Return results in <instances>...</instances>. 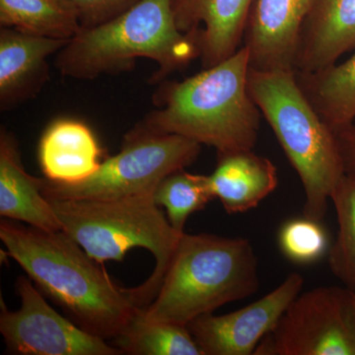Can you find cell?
<instances>
[{
    "label": "cell",
    "mask_w": 355,
    "mask_h": 355,
    "mask_svg": "<svg viewBox=\"0 0 355 355\" xmlns=\"http://www.w3.org/2000/svg\"><path fill=\"white\" fill-rule=\"evenodd\" d=\"M336 135L345 173L355 176V120Z\"/></svg>",
    "instance_id": "d4e9b609"
},
{
    "label": "cell",
    "mask_w": 355,
    "mask_h": 355,
    "mask_svg": "<svg viewBox=\"0 0 355 355\" xmlns=\"http://www.w3.org/2000/svg\"><path fill=\"white\" fill-rule=\"evenodd\" d=\"M254 355H355V305L349 286L300 293Z\"/></svg>",
    "instance_id": "ba28073f"
},
{
    "label": "cell",
    "mask_w": 355,
    "mask_h": 355,
    "mask_svg": "<svg viewBox=\"0 0 355 355\" xmlns=\"http://www.w3.org/2000/svg\"><path fill=\"white\" fill-rule=\"evenodd\" d=\"M154 202L164 207L172 227L184 232L189 217L216 198L209 177L178 170L165 177L153 193Z\"/></svg>",
    "instance_id": "44dd1931"
},
{
    "label": "cell",
    "mask_w": 355,
    "mask_h": 355,
    "mask_svg": "<svg viewBox=\"0 0 355 355\" xmlns=\"http://www.w3.org/2000/svg\"><path fill=\"white\" fill-rule=\"evenodd\" d=\"M102 149L94 132L83 121L58 119L44 130L38 149L44 178L76 184L94 175L101 165Z\"/></svg>",
    "instance_id": "2e32d148"
},
{
    "label": "cell",
    "mask_w": 355,
    "mask_h": 355,
    "mask_svg": "<svg viewBox=\"0 0 355 355\" xmlns=\"http://www.w3.org/2000/svg\"><path fill=\"white\" fill-rule=\"evenodd\" d=\"M249 53L242 46L218 64L182 81H162L157 109L137 123L160 135H178L211 146L217 154L253 150L261 113L250 94Z\"/></svg>",
    "instance_id": "7a4b0ae2"
},
{
    "label": "cell",
    "mask_w": 355,
    "mask_h": 355,
    "mask_svg": "<svg viewBox=\"0 0 355 355\" xmlns=\"http://www.w3.org/2000/svg\"><path fill=\"white\" fill-rule=\"evenodd\" d=\"M304 277L292 272L275 291L252 304L225 315H202L188 324L203 355H252L277 324L304 286Z\"/></svg>",
    "instance_id": "30bf717a"
},
{
    "label": "cell",
    "mask_w": 355,
    "mask_h": 355,
    "mask_svg": "<svg viewBox=\"0 0 355 355\" xmlns=\"http://www.w3.org/2000/svg\"><path fill=\"white\" fill-rule=\"evenodd\" d=\"M316 0H254L243 44L250 69L295 71L299 38Z\"/></svg>",
    "instance_id": "8fae6325"
},
{
    "label": "cell",
    "mask_w": 355,
    "mask_h": 355,
    "mask_svg": "<svg viewBox=\"0 0 355 355\" xmlns=\"http://www.w3.org/2000/svg\"><path fill=\"white\" fill-rule=\"evenodd\" d=\"M80 16L81 27L102 24L125 12L141 0H71Z\"/></svg>",
    "instance_id": "cb8c5ba5"
},
{
    "label": "cell",
    "mask_w": 355,
    "mask_h": 355,
    "mask_svg": "<svg viewBox=\"0 0 355 355\" xmlns=\"http://www.w3.org/2000/svg\"><path fill=\"white\" fill-rule=\"evenodd\" d=\"M279 244L282 253L298 265L316 263L330 251V239L322 221L308 217L291 219L280 228Z\"/></svg>",
    "instance_id": "603a6c76"
},
{
    "label": "cell",
    "mask_w": 355,
    "mask_h": 355,
    "mask_svg": "<svg viewBox=\"0 0 355 355\" xmlns=\"http://www.w3.org/2000/svg\"><path fill=\"white\" fill-rule=\"evenodd\" d=\"M210 184L227 214H241L258 207L279 184L277 169L270 159L252 150L217 154Z\"/></svg>",
    "instance_id": "e0dca14e"
},
{
    "label": "cell",
    "mask_w": 355,
    "mask_h": 355,
    "mask_svg": "<svg viewBox=\"0 0 355 355\" xmlns=\"http://www.w3.org/2000/svg\"><path fill=\"white\" fill-rule=\"evenodd\" d=\"M114 340L123 354L203 355L188 327L147 320L140 308Z\"/></svg>",
    "instance_id": "ffe728a7"
},
{
    "label": "cell",
    "mask_w": 355,
    "mask_h": 355,
    "mask_svg": "<svg viewBox=\"0 0 355 355\" xmlns=\"http://www.w3.org/2000/svg\"><path fill=\"white\" fill-rule=\"evenodd\" d=\"M200 150L197 141L150 132L137 125L123 137L119 153L103 161L94 175L76 184L42 178V191L48 200L153 195L165 177L193 164Z\"/></svg>",
    "instance_id": "52a82bcc"
},
{
    "label": "cell",
    "mask_w": 355,
    "mask_h": 355,
    "mask_svg": "<svg viewBox=\"0 0 355 355\" xmlns=\"http://www.w3.org/2000/svg\"><path fill=\"white\" fill-rule=\"evenodd\" d=\"M295 76L306 97L335 133L355 120V53L343 64Z\"/></svg>",
    "instance_id": "ac0fdd59"
},
{
    "label": "cell",
    "mask_w": 355,
    "mask_h": 355,
    "mask_svg": "<svg viewBox=\"0 0 355 355\" xmlns=\"http://www.w3.org/2000/svg\"><path fill=\"white\" fill-rule=\"evenodd\" d=\"M0 27V108L7 111L39 94L49 80L48 58L67 44Z\"/></svg>",
    "instance_id": "4fadbf2b"
},
{
    "label": "cell",
    "mask_w": 355,
    "mask_h": 355,
    "mask_svg": "<svg viewBox=\"0 0 355 355\" xmlns=\"http://www.w3.org/2000/svg\"><path fill=\"white\" fill-rule=\"evenodd\" d=\"M254 0H171L180 31L197 39L203 69L227 60L241 48Z\"/></svg>",
    "instance_id": "7c38bea8"
},
{
    "label": "cell",
    "mask_w": 355,
    "mask_h": 355,
    "mask_svg": "<svg viewBox=\"0 0 355 355\" xmlns=\"http://www.w3.org/2000/svg\"><path fill=\"white\" fill-rule=\"evenodd\" d=\"M20 309L1 305L0 333L6 349L18 355H121L106 340L84 331L46 302L29 277L16 282Z\"/></svg>",
    "instance_id": "9c48e42d"
},
{
    "label": "cell",
    "mask_w": 355,
    "mask_h": 355,
    "mask_svg": "<svg viewBox=\"0 0 355 355\" xmlns=\"http://www.w3.org/2000/svg\"><path fill=\"white\" fill-rule=\"evenodd\" d=\"M0 25L65 41L81 29L78 9L71 0H0Z\"/></svg>",
    "instance_id": "d6986e66"
},
{
    "label": "cell",
    "mask_w": 355,
    "mask_h": 355,
    "mask_svg": "<svg viewBox=\"0 0 355 355\" xmlns=\"http://www.w3.org/2000/svg\"><path fill=\"white\" fill-rule=\"evenodd\" d=\"M259 261L246 238L182 234L147 320L188 326L202 315L259 291Z\"/></svg>",
    "instance_id": "277c9868"
},
{
    "label": "cell",
    "mask_w": 355,
    "mask_h": 355,
    "mask_svg": "<svg viewBox=\"0 0 355 355\" xmlns=\"http://www.w3.org/2000/svg\"><path fill=\"white\" fill-rule=\"evenodd\" d=\"M0 216L43 230H62L42 191V178L26 172L17 140L3 127L0 130Z\"/></svg>",
    "instance_id": "9a60e30c"
},
{
    "label": "cell",
    "mask_w": 355,
    "mask_h": 355,
    "mask_svg": "<svg viewBox=\"0 0 355 355\" xmlns=\"http://www.w3.org/2000/svg\"><path fill=\"white\" fill-rule=\"evenodd\" d=\"M196 37L180 31L171 0H141L113 19L83 28L57 53L55 67L62 76L93 80L130 71L139 58L158 65L151 83L200 58Z\"/></svg>",
    "instance_id": "3957f363"
},
{
    "label": "cell",
    "mask_w": 355,
    "mask_h": 355,
    "mask_svg": "<svg viewBox=\"0 0 355 355\" xmlns=\"http://www.w3.org/2000/svg\"><path fill=\"white\" fill-rule=\"evenodd\" d=\"M250 94L272 128L304 191L303 216L323 221L345 168L335 132L303 93L295 71L250 69Z\"/></svg>",
    "instance_id": "8992f818"
},
{
    "label": "cell",
    "mask_w": 355,
    "mask_h": 355,
    "mask_svg": "<svg viewBox=\"0 0 355 355\" xmlns=\"http://www.w3.org/2000/svg\"><path fill=\"white\" fill-rule=\"evenodd\" d=\"M338 223V237L328 253L331 272L345 286L355 284V176L345 174L331 193Z\"/></svg>",
    "instance_id": "7402d4cb"
},
{
    "label": "cell",
    "mask_w": 355,
    "mask_h": 355,
    "mask_svg": "<svg viewBox=\"0 0 355 355\" xmlns=\"http://www.w3.org/2000/svg\"><path fill=\"white\" fill-rule=\"evenodd\" d=\"M48 200L62 230L100 265L123 261L135 248L150 251L155 259L153 275L127 291L140 309L151 303L183 234L172 227L153 195Z\"/></svg>",
    "instance_id": "5b68a950"
},
{
    "label": "cell",
    "mask_w": 355,
    "mask_h": 355,
    "mask_svg": "<svg viewBox=\"0 0 355 355\" xmlns=\"http://www.w3.org/2000/svg\"><path fill=\"white\" fill-rule=\"evenodd\" d=\"M350 289H352V295H354V305H355V284L354 286L349 287Z\"/></svg>",
    "instance_id": "484cf974"
},
{
    "label": "cell",
    "mask_w": 355,
    "mask_h": 355,
    "mask_svg": "<svg viewBox=\"0 0 355 355\" xmlns=\"http://www.w3.org/2000/svg\"><path fill=\"white\" fill-rule=\"evenodd\" d=\"M355 49V0H316L299 38L295 72L336 64Z\"/></svg>",
    "instance_id": "5bb4252c"
},
{
    "label": "cell",
    "mask_w": 355,
    "mask_h": 355,
    "mask_svg": "<svg viewBox=\"0 0 355 355\" xmlns=\"http://www.w3.org/2000/svg\"><path fill=\"white\" fill-rule=\"evenodd\" d=\"M0 239L35 286L84 331L114 340L139 308L64 230L2 218Z\"/></svg>",
    "instance_id": "6da1fadb"
}]
</instances>
